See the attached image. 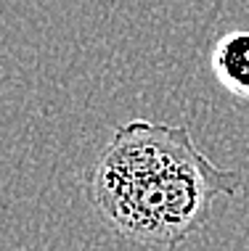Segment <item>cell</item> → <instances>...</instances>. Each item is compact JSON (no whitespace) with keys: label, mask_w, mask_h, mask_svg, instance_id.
Masks as SVG:
<instances>
[{"label":"cell","mask_w":249,"mask_h":251,"mask_svg":"<svg viewBox=\"0 0 249 251\" xmlns=\"http://www.w3.org/2000/svg\"><path fill=\"white\" fill-rule=\"evenodd\" d=\"M241 175L199 151L186 127L133 119L114 130L85 177L93 209L127 241L175 249L207 225Z\"/></svg>","instance_id":"1"},{"label":"cell","mask_w":249,"mask_h":251,"mask_svg":"<svg viewBox=\"0 0 249 251\" xmlns=\"http://www.w3.org/2000/svg\"><path fill=\"white\" fill-rule=\"evenodd\" d=\"M212 74L228 93L249 98V29L228 32L215 43L210 56Z\"/></svg>","instance_id":"2"}]
</instances>
